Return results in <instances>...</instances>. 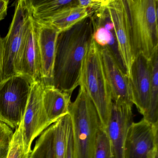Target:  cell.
Wrapping results in <instances>:
<instances>
[{
	"instance_id": "cell-1",
	"label": "cell",
	"mask_w": 158,
	"mask_h": 158,
	"mask_svg": "<svg viewBox=\"0 0 158 158\" xmlns=\"http://www.w3.org/2000/svg\"><path fill=\"white\" fill-rule=\"evenodd\" d=\"M93 33L89 16L59 34L52 85L71 95L79 86L83 63L93 40Z\"/></svg>"
},
{
	"instance_id": "cell-2",
	"label": "cell",
	"mask_w": 158,
	"mask_h": 158,
	"mask_svg": "<svg viewBox=\"0 0 158 158\" xmlns=\"http://www.w3.org/2000/svg\"><path fill=\"white\" fill-rule=\"evenodd\" d=\"M134 57L149 60L158 50L157 0H126Z\"/></svg>"
},
{
	"instance_id": "cell-3",
	"label": "cell",
	"mask_w": 158,
	"mask_h": 158,
	"mask_svg": "<svg viewBox=\"0 0 158 158\" xmlns=\"http://www.w3.org/2000/svg\"><path fill=\"white\" fill-rule=\"evenodd\" d=\"M73 136L74 158H93L97 133L101 127L99 116L88 94L80 86L69 107Z\"/></svg>"
},
{
	"instance_id": "cell-4",
	"label": "cell",
	"mask_w": 158,
	"mask_h": 158,
	"mask_svg": "<svg viewBox=\"0 0 158 158\" xmlns=\"http://www.w3.org/2000/svg\"><path fill=\"white\" fill-rule=\"evenodd\" d=\"M79 86L83 87L88 94L99 116L101 127L105 129L113 101L103 73L99 47L93 40L84 60Z\"/></svg>"
},
{
	"instance_id": "cell-5",
	"label": "cell",
	"mask_w": 158,
	"mask_h": 158,
	"mask_svg": "<svg viewBox=\"0 0 158 158\" xmlns=\"http://www.w3.org/2000/svg\"><path fill=\"white\" fill-rule=\"evenodd\" d=\"M32 83L21 74L0 82V121L11 128L16 129L23 121Z\"/></svg>"
},
{
	"instance_id": "cell-6",
	"label": "cell",
	"mask_w": 158,
	"mask_h": 158,
	"mask_svg": "<svg viewBox=\"0 0 158 158\" xmlns=\"http://www.w3.org/2000/svg\"><path fill=\"white\" fill-rule=\"evenodd\" d=\"M32 19L29 0H19L9 32L3 38V79L17 74L16 66L21 47Z\"/></svg>"
},
{
	"instance_id": "cell-7",
	"label": "cell",
	"mask_w": 158,
	"mask_h": 158,
	"mask_svg": "<svg viewBox=\"0 0 158 158\" xmlns=\"http://www.w3.org/2000/svg\"><path fill=\"white\" fill-rule=\"evenodd\" d=\"M44 88V85L41 80L32 83L29 99L21 124L24 150L27 154H30L31 152L34 139L52 125L48 119L43 106Z\"/></svg>"
},
{
	"instance_id": "cell-8",
	"label": "cell",
	"mask_w": 158,
	"mask_h": 158,
	"mask_svg": "<svg viewBox=\"0 0 158 158\" xmlns=\"http://www.w3.org/2000/svg\"><path fill=\"white\" fill-rule=\"evenodd\" d=\"M106 9L113 24L120 58L129 78L135 57L126 2V0H109Z\"/></svg>"
},
{
	"instance_id": "cell-9",
	"label": "cell",
	"mask_w": 158,
	"mask_h": 158,
	"mask_svg": "<svg viewBox=\"0 0 158 158\" xmlns=\"http://www.w3.org/2000/svg\"><path fill=\"white\" fill-rule=\"evenodd\" d=\"M158 124L144 119L132 123L124 145V158H153L158 152Z\"/></svg>"
},
{
	"instance_id": "cell-10",
	"label": "cell",
	"mask_w": 158,
	"mask_h": 158,
	"mask_svg": "<svg viewBox=\"0 0 158 158\" xmlns=\"http://www.w3.org/2000/svg\"><path fill=\"white\" fill-rule=\"evenodd\" d=\"M129 79L132 102L143 116L148 110L150 98L151 59H147L142 54L136 56L131 66Z\"/></svg>"
},
{
	"instance_id": "cell-11",
	"label": "cell",
	"mask_w": 158,
	"mask_h": 158,
	"mask_svg": "<svg viewBox=\"0 0 158 158\" xmlns=\"http://www.w3.org/2000/svg\"><path fill=\"white\" fill-rule=\"evenodd\" d=\"M99 48L103 73L113 102L133 105L129 79L125 71L107 47Z\"/></svg>"
},
{
	"instance_id": "cell-12",
	"label": "cell",
	"mask_w": 158,
	"mask_h": 158,
	"mask_svg": "<svg viewBox=\"0 0 158 158\" xmlns=\"http://www.w3.org/2000/svg\"><path fill=\"white\" fill-rule=\"evenodd\" d=\"M132 104L113 102L109 122L105 129L113 158H124L123 148L127 131L133 123Z\"/></svg>"
},
{
	"instance_id": "cell-13",
	"label": "cell",
	"mask_w": 158,
	"mask_h": 158,
	"mask_svg": "<svg viewBox=\"0 0 158 158\" xmlns=\"http://www.w3.org/2000/svg\"><path fill=\"white\" fill-rule=\"evenodd\" d=\"M17 74L27 77L32 83L41 80V63L37 25L32 17L18 57Z\"/></svg>"
},
{
	"instance_id": "cell-14",
	"label": "cell",
	"mask_w": 158,
	"mask_h": 158,
	"mask_svg": "<svg viewBox=\"0 0 158 158\" xmlns=\"http://www.w3.org/2000/svg\"><path fill=\"white\" fill-rule=\"evenodd\" d=\"M36 23L37 25L41 63V80L44 85H52L56 57V44L58 36L60 33L49 25Z\"/></svg>"
},
{
	"instance_id": "cell-15",
	"label": "cell",
	"mask_w": 158,
	"mask_h": 158,
	"mask_svg": "<svg viewBox=\"0 0 158 158\" xmlns=\"http://www.w3.org/2000/svg\"><path fill=\"white\" fill-rule=\"evenodd\" d=\"M91 17L93 26V40L99 47H107L124 69L118 51L113 24L110 19L106 7L93 14Z\"/></svg>"
},
{
	"instance_id": "cell-16",
	"label": "cell",
	"mask_w": 158,
	"mask_h": 158,
	"mask_svg": "<svg viewBox=\"0 0 158 158\" xmlns=\"http://www.w3.org/2000/svg\"><path fill=\"white\" fill-rule=\"evenodd\" d=\"M72 95L52 85H44L42 101L48 119L51 124L68 114Z\"/></svg>"
},
{
	"instance_id": "cell-17",
	"label": "cell",
	"mask_w": 158,
	"mask_h": 158,
	"mask_svg": "<svg viewBox=\"0 0 158 158\" xmlns=\"http://www.w3.org/2000/svg\"><path fill=\"white\" fill-rule=\"evenodd\" d=\"M91 15H92L86 8L77 4L67 7L47 21L39 23L49 25L61 33L70 29L77 23Z\"/></svg>"
},
{
	"instance_id": "cell-18",
	"label": "cell",
	"mask_w": 158,
	"mask_h": 158,
	"mask_svg": "<svg viewBox=\"0 0 158 158\" xmlns=\"http://www.w3.org/2000/svg\"><path fill=\"white\" fill-rule=\"evenodd\" d=\"M31 15L36 22L43 23L63 9L77 4V0H29Z\"/></svg>"
},
{
	"instance_id": "cell-19",
	"label": "cell",
	"mask_w": 158,
	"mask_h": 158,
	"mask_svg": "<svg viewBox=\"0 0 158 158\" xmlns=\"http://www.w3.org/2000/svg\"><path fill=\"white\" fill-rule=\"evenodd\" d=\"M152 82L149 105L143 119L152 124L158 121V51L155 52L151 59Z\"/></svg>"
},
{
	"instance_id": "cell-20",
	"label": "cell",
	"mask_w": 158,
	"mask_h": 158,
	"mask_svg": "<svg viewBox=\"0 0 158 158\" xmlns=\"http://www.w3.org/2000/svg\"><path fill=\"white\" fill-rule=\"evenodd\" d=\"M29 158H56L53 124L44 130L37 139Z\"/></svg>"
},
{
	"instance_id": "cell-21",
	"label": "cell",
	"mask_w": 158,
	"mask_h": 158,
	"mask_svg": "<svg viewBox=\"0 0 158 158\" xmlns=\"http://www.w3.org/2000/svg\"><path fill=\"white\" fill-rule=\"evenodd\" d=\"M71 120L69 114L53 123L54 148L56 158H65L68 131Z\"/></svg>"
},
{
	"instance_id": "cell-22",
	"label": "cell",
	"mask_w": 158,
	"mask_h": 158,
	"mask_svg": "<svg viewBox=\"0 0 158 158\" xmlns=\"http://www.w3.org/2000/svg\"><path fill=\"white\" fill-rule=\"evenodd\" d=\"M93 158H113L109 138L102 127L97 133Z\"/></svg>"
},
{
	"instance_id": "cell-23",
	"label": "cell",
	"mask_w": 158,
	"mask_h": 158,
	"mask_svg": "<svg viewBox=\"0 0 158 158\" xmlns=\"http://www.w3.org/2000/svg\"><path fill=\"white\" fill-rule=\"evenodd\" d=\"M14 132L0 121V158H8Z\"/></svg>"
},
{
	"instance_id": "cell-24",
	"label": "cell",
	"mask_w": 158,
	"mask_h": 158,
	"mask_svg": "<svg viewBox=\"0 0 158 158\" xmlns=\"http://www.w3.org/2000/svg\"><path fill=\"white\" fill-rule=\"evenodd\" d=\"M24 150L21 124L15 129L8 158H29Z\"/></svg>"
},
{
	"instance_id": "cell-25",
	"label": "cell",
	"mask_w": 158,
	"mask_h": 158,
	"mask_svg": "<svg viewBox=\"0 0 158 158\" xmlns=\"http://www.w3.org/2000/svg\"><path fill=\"white\" fill-rule=\"evenodd\" d=\"M109 0H77V5L85 7L91 15L106 8Z\"/></svg>"
},
{
	"instance_id": "cell-26",
	"label": "cell",
	"mask_w": 158,
	"mask_h": 158,
	"mask_svg": "<svg viewBox=\"0 0 158 158\" xmlns=\"http://www.w3.org/2000/svg\"><path fill=\"white\" fill-rule=\"evenodd\" d=\"M65 158H74L73 136V128H72V123H71L70 127H69V131H68L67 147H66Z\"/></svg>"
},
{
	"instance_id": "cell-27",
	"label": "cell",
	"mask_w": 158,
	"mask_h": 158,
	"mask_svg": "<svg viewBox=\"0 0 158 158\" xmlns=\"http://www.w3.org/2000/svg\"><path fill=\"white\" fill-rule=\"evenodd\" d=\"M3 60H4V46L3 38L0 36V82L3 79Z\"/></svg>"
},
{
	"instance_id": "cell-28",
	"label": "cell",
	"mask_w": 158,
	"mask_h": 158,
	"mask_svg": "<svg viewBox=\"0 0 158 158\" xmlns=\"http://www.w3.org/2000/svg\"><path fill=\"white\" fill-rule=\"evenodd\" d=\"M9 3V0H0V21L7 15Z\"/></svg>"
},
{
	"instance_id": "cell-29",
	"label": "cell",
	"mask_w": 158,
	"mask_h": 158,
	"mask_svg": "<svg viewBox=\"0 0 158 158\" xmlns=\"http://www.w3.org/2000/svg\"><path fill=\"white\" fill-rule=\"evenodd\" d=\"M158 152H156V154H155V155H154V158H158Z\"/></svg>"
}]
</instances>
